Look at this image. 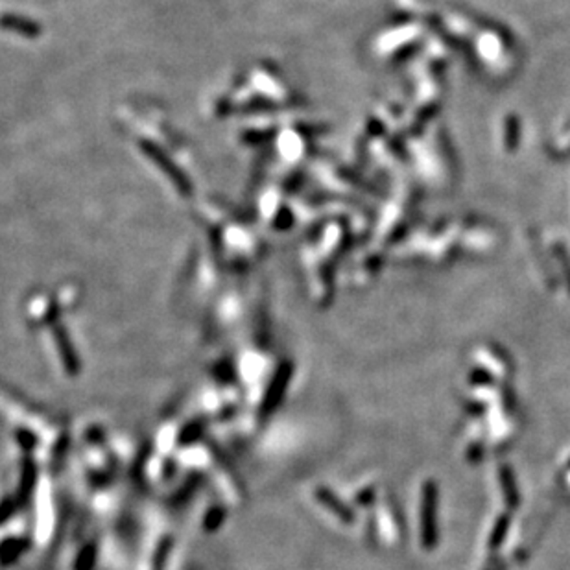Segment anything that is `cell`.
<instances>
[{
	"mask_svg": "<svg viewBox=\"0 0 570 570\" xmlns=\"http://www.w3.org/2000/svg\"><path fill=\"white\" fill-rule=\"evenodd\" d=\"M138 148H141L143 153H146V155L150 157V159H152V161L155 163L166 175H168V180L180 189L181 196H185V198L192 196V183L189 181V177L183 174V170L172 161L170 157L163 152L161 148L155 146V144L150 143V141H141V143H138Z\"/></svg>",
	"mask_w": 570,
	"mask_h": 570,
	"instance_id": "1",
	"label": "cell"
},
{
	"mask_svg": "<svg viewBox=\"0 0 570 570\" xmlns=\"http://www.w3.org/2000/svg\"><path fill=\"white\" fill-rule=\"evenodd\" d=\"M436 506L437 489L436 483L430 480L423 486V504H421V543L424 550H432L437 543Z\"/></svg>",
	"mask_w": 570,
	"mask_h": 570,
	"instance_id": "2",
	"label": "cell"
},
{
	"mask_svg": "<svg viewBox=\"0 0 570 570\" xmlns=\"http://www.w3.org/2000/svg\"><path fill=\"white\" fill-rule=\"evenodd\" d=\"M0 28L8 30V32L18 33L23 37H39L43 33L41 24L32 21V18L21 17V15L6 13L0 17Z\"/></svg>",
	"mask_w": 570,
	"mask_h": 570,
	"instance_id": "3",
	"label": "cell"
},
{
	"mask_svg": "<svg viewBox=\"0 0 570 570\" xmlns=\"http://www.w3.org/2000/svg\"><path fill=\"white\" fill-rule=\"evenodd\" d=\"M500 480L504 483V497H506V504L513 510V508L519 506V493H517L515 488V478L508 467H502L500 469Z\"/></svg>",
	"mask_w": 570,
	"mask_h": 570,
	"instance_id": "4",
	"label": "cell"
},
{
	"mask_svg": "<svg viewBox=\"0 0 570 570\" xmlns=\"http://www.w3.org/2000/svg\"><path fill=\"white\" fill-rule=\"evenodd\" d=\"M508 525H510V517L508 515L500 517V519L497 520V525L493 528L491 537H489V548H491V550H497V548L502 544V541L506 537Z\"/></svg>",
	"mask_w": 570,
	"mask_h": 570,
	"instance_id": "5",
	"label": "cell"
},
{
	"mask_svg": "<svg viewBox=\"0 0 570 570\" xmlns=\"http://www.w3.org/2000/svg\"><path fill=\"white\" fill-rule=\"evenodd\" d=\"M270 137H272V131H268V133H264V131H248V133H244V141L251 144H261Z\"/></svg>",
	"mask_w": 570,
	"mask_h": 570,
	"instance_id": "6",
	"label": "cell"
},
{
	"mask_svg": "<svg viewBox=\"0 0 570 570\" xmlns=\"http://www.w3.org/2000/svg\"><path fill=\"white\" fill-rule=\"evenodd\" d=\"M471 382H473V384H491V377H489L488 373H483V371H480V369H476V371H473L471 373Z\"/></svg>",
	"mask_w": 570,
	"mask_h": 570,
	"instance_id": "7",
	"label": "cell"
},
{
	"mask_svg": "<svg viewBox=\"0 0 570 570\" xmlns=\"http://www.w3.org/2000/svg\"><path fill=\"white\" fill-rule=\"evenodd\" d=\"M270 107H273V104H268V100H263V98H258V100L249 102L248 106H246V109H249V111H263V109H270Z\"/></svg>",
	"mask_w": 570,
	"mask_h": 570,
	"instance_id": "8",
	"label": "cell"
}]
</instances>
